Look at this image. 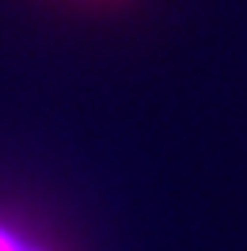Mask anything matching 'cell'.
Segmentation results:
<instances>
[{
	"mask_svg": "<svg viewBox=\"0 0 247 251\" xmlns=\"http://www.w3.org/2000/svg\"><path fill=\"white\" fill-rule=\"evenodd\" d=\"M0 251H31V248H23L19 240H12V236H4V232H0Z\"/></svg>",
	"mask_w": 247,
	"mask_h": 251,
	"instance_id": "1",
	"label": "cell"
}]
</instances>
